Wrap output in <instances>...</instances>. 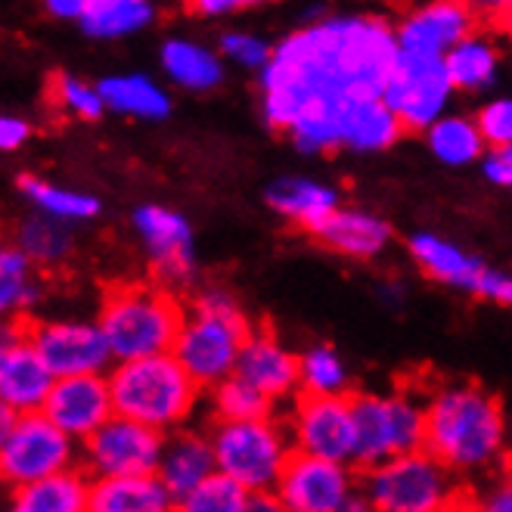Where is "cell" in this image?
<instances>
[{
    "instance_id": "1",
    "label": "cell",
    "mask_w": 512,
    "mask_h": 512,
    "mask_svg": "<svg viewBox=\"0 0 512 512\" xmlns=\"http://www.w3.org/2000/svg\"><path fill=\"white\" fill-rule=\"evenodd\" d=\"M398 50V28L379 16H333L298 28L261 69L264 122L289 134L301 153H333L345 146L351 106L382 97Z\"/></svg>"
},
{
    "instance_id": "2",
    "label": "cell",
    "mask_w": 512,
    "mask_h": 512,
    "mask_svg": "<svg viewBox=\"0 0 512 512\" xmlns=\"http://www.w3.org/2000/svg\"><path fill=\"white\" fill-rule=\"evenodd\" d=\"M509 423L500 401L475 382H450L429 391L426 450L463 478L494 475L506 460Z\"/></svg>"
},
{
    "instance_id": "3",
    "label": "cell",
    "mask_w": 512,
    "mask_h": 512,
    "mask_svg": "<svg viewBox=\"0 0 512 512\" xmlns=\"http://www.w3.org/2000/svg\"><path fill=\"white\" fill-rule=\"evenodd\" d=\"M360 494L379 512H444L481 509L469 478L444 466L426 447L395 454L360 472Z\"/></svg>"
},
{
    "instance_id": "4",
    "label": "cell",
    "mask_w": 512,
    "mask_h": 512,
    "mask_svg": "<svg viewBox=\"0 0 512 512\" xmlns=\"http://www.w3.org/2000/svg\"><path fill=\"white\" fill-rule=\"evenodd\" d=\"M190 308L177 292L159 280L153 283H115L106 289L100 305V326L109 339L115 360L174 351Z\"/></svg>"
},
{
    "instance_id": "5",
    "label": "cell",
    "mask_w": 512,
    "mask_h": 512,
    "mask_svg": "<svg viewBox=\"0 0 512 512\" xmlns=\"http://www.w3.org/2000/svg\"><path fill=\"white\" fill-rule=\"evenodd\" d=\"M109 388L115 413L131 416L165 435L193 416L202 391L174 351L118 360V367L109 373Z\"/></svg>"
},
{
    "instance_id": "6",
    "label": "cell",
    "mask_w": 512,
    "mask_h": 512,
    "mask_svg": "<svg viewBox=\"0 0 512 512\" xmlns=\"http://www.w3.org/2000/svg\"><path fill=\"white\" fill-rule=\"evenodd\" d=\"M252 329L255 326L239 311L233 295L224 289H205L193 298L174 354L202 388H212L236 373L239 351L252 336Z\"/></svg>"
},
{
    "instance_id": "7",
    "label": "cell",
    "mask_w": 512,
    "mask_h": 512,
    "mask_svg": "<svg viewBox=\"0 0 512 512\" xmlns=\"http://www.w3.org/2000/svg\"><path fill=\"white\" fill-rule=\"evenodd\" d=\"M215 444L218 469L246 485L252 494L277 491L286 460L295 450L289 429L277 416L264 419H212L205 429Z\"/></svg>"
},
{
    "instance_id": "8",
    "label": "cell",
    "mask_w": 512,
    "mask_h": 512,
    "mask_svg": "<svg viewBox=\"0 0 512 512\" xmlns=\"http://www.w3.org/2000/svg\"><path fill=\"white\" fill-rule=\"evenodd\" d=\"M357 447L351 466L357 472L373 469L395 454L426 447V404H416L413 395H370L351 391Z\"/></svg>"
},
{
    "instance_id": "9",
    "label": "cell",
    "mask_w": 512,
    "mask_h": 512,
    "mask_svg": "<svg viewBox=\"0 0 512 512\" xmlns=\"http://www.w3.org/2000/svg\"><path fill=\"white\" fill-rule=\"evenodd\" d=\"M78 460L81 450L75 447V438L59 429L44 410L16 413L13 426L0 432V475L7 488L78 466Z\"/></svg>"
},
{
    "instance_id": "10",
    "label": "cell",
    "mask_w": 512,
    "mask_h": 512,
    "mask_svg": "<svg viewBox=\"0 0 512 512\" xmlns=\"http://www.w3.org/2000/svg\"><path fill=\"white\" fill-rule=\"evenodd\" d=\"M277 497L289 512H351L370 509L360 494V472L351 463L292 450L277 481Z\"/></svg>"
},
{
    "instance_id": "11",
    "label": "cell",
    "mask_w": 512,
    "mask_h": 512,
    "mask_svg": "<svg viewBox=\"0 0 512 512\" xmlns=\"http://www.w3.org/2000/svg\"><path fill=\"white\" fill-rule=\"evenodd\" d=\"M454 90L444 56L398 50L382 87V100L398 112L407 131H429L444 115Z\"/></svg>"
},
{
    "instance_id": "12",
    "label": "cell",
    "mask_w": 512,
    "mask_h": 512,
    "mask_svg": "<svg viewBox=\"0 0 512 512\" xmlns=\"http://www.w3.org/2000/svg\"><path fill=\"white\" fill-rule=\"evenodd\" d=\"M165 432L115 413L112 419L81 441L78 466L90 478L103 475H153L159 472Z\"/></svg>"
},
{
    "instance_id": "13",
    "label": "cell",
    "mask_w": 512,
    "mask_h": 512,
    "mask_svg": "<svg viewBox=\"0 0 512 512\" xmlns=\"http://www.w3.org/2000/svg\"><path fill=\"white\" fill-rule=\"evenodd\" d=\"M289 435L295 450L336 463H351L357 447L351 391L345 395H298L292 398Z\"/></svg>"
},
{
    "instance_id": "14",
    "label": "cell",
    "mask_w": 512,
    "mask_h": 512,
    "mask_svg": "<svg viewBox=\"0 0 512 512\" xmlns=\"http://www.w3.org/2000/svg\"><path fill=\"white\" fill-rule=\"evenodd\" d=\"M25 333L53 376L106 373L115 360L100 323H78V320L41 323L25 317Z\"/></svg>"
},
{
    "instance_id": "15",
    "label": "cell",
    "mask_w": 512,
    "mask_h": 512,
    "mask_svg": "<svg viewBox=\"0 0 512 512\" xmlns=\"http://www.w3.org/2000/svg\"><path fill=\"white\" fill-rule=\"evenodd\" d=\"M134 230L143 239L149 264H153V280L171 286L174 292L190 286L196 274V252H193V230L184 215L159 205H140L134 212Z\"/></svg>"
},
{
    "instance_id": "16",
    "label": "cell",
    "mask_w": 512,
    "mask_h": 512,
    "mask_svg": "<svg viewBox=\"0 0 512 512\" xmlns=\"http://www.w3.org/2000/svg\"><path fill=\"white\" fill-rule=\"evenodd\" d=\"M56 376L44 364V357L35 351L25 333V317L16 314L4 326V345H0V404H7L19 413L41 410Z\"/></svg>"
},
{
    "instance_id": "17",
    "label": "cell",
    "mask_w": 512,
    "mask_h": 512,
    "mask_svg": "<svg viewBox=\"0 0 512 512\" xmlns=\"http://www.w3.org/2000/svg\"><path fill=\"white\" fill-rule=\"evenodd\" d=\"M41 410L75 441H84L87 435H94L106 419L115 416L109 376L103 373L56 376Z\"/></svg>"
},
{
    "instance_id": "18",
    "label": "cell",
    "mask_w": 512,
    "mask_h": 512,
    "mask_svg": "<svg viewBox=\"0 0 512 512\" xmlns=\"http://www.w3.org/2000/svg\"><path fill=\"white\" fill-rule=\"evenodd\" d=\"M478 13L469 0H426L404 16L398 25L401 50L444 56L450 47H457L463 38L478 32Z\"/></svg>"
},
{
    "instance_id": "19",
    "label": "cell",
    "mask_w": 512,
    "mask_h": 512,
    "mask_svg": "<svg viewBox=\"0 0 512 512\" xmlns=\"http://www.w3.org/2000/svg\"><path fill=\"white\" fill-rule=\"evenodd\" d=\"M236 373L274 401H289L301 388V357L286 351L267 326H258L239 351Z\"/></svg>"
},
{
    "instance_id": "20",
    "label": "cell",
    "mask_w": 512,
    "mask_h": 512,
    "mask_svg": "<svg viewBox=\"0 0 512 512\" xmlns=\"http://www.w3.org/2000/svg\"><path fill=\"white\" fill-rule=\"evenodd\" d=\"M212 472H218V457H215V444L208 438V432H190L180 426L165 435L159 478L165 481L174 503H180L190 491H196Z\"/></svg>"
},
{
    "instance_id": "21",
    "label": "cell",
    "mask_w": 512,
    "mask_h": 512,
    "mask_svg": "<svg viewBox=\"0 0 512 512\" xmlns=\"http://www.w3.org/2000/svg\"><path fill=\"white\" fill-rule=\"evenodd\" d=\"M90 478L81 466L59 469L28 485L10 488L7 509L16 512H87L90 509Z\"/></svg>"
},
{
    "instance_id": "22",
    "label": "cell",
    "mask_w": 512,
    "mask_h": 512,
    "mask_svg": "<svg viewBox=\"0 0 512 512\" xmlns=\"http://www.w3.org/2000/svg\"><path fill=\"white\" fill-rule=\"evenodd\" d=\"M174 497L159 472L153 475H103L90 485V512H168Z\"/></svg>"
},
{
    "instance_id": "23",
    "label": "cell",
    "mask_w": 512,
    "mask_h": 512,
    "mask_svg": "<svg viewBox=\"0 0 512 512\" xmlns=\"http://www.w3.org/2000/svg\"><path fill=\"white\" fill-rule=\"evenodd\" d=\"M311 236L326 249H333L348 258H376L391 243V227L360 208H336Z\"/></svg>"
},
{
    "instance_id": "24",
    "label": "cell",
    "mask_w": 512,
    "mask_h": 512,
    "mask_svg": "<svg viewBox=\"0 0 512 512\" xmlns=\"http://www.w3.org/2000/svg\"><path fill=\"white\" fill-rule=\"evenodd\" d=\"M264 199L277 215L295 221L308 233H314L339 208V193L333 187L314 184V180H305V177L274 180V184L264 190Z\"/></svg>"
},
{
    "instance_id": "25",
    "label": "cell",
    "mask_w": 512,
    "mask_h": 512,
    "mask_svg": "<svg viewBox=\"0 0 512 512\" xmlns=\"http://www.w3.org/2000/svg\"><path fill=\"white\" fill-rule=\"evenodd\" d=\"M407 249L416 258V264L426 270V277H432L438 283H447V286L466 289L472 295L478 292V283H481V277H485V270H488L478 258L466 255L454 243H447V239L432 236V233L410 236Z\"/></svg>"
},
{
    "instance_id": "26",
    "label": "cell",
    "mask_w": 512,
    "mask_h": 512,
    "mask_svg": "<svg viewBox=\"0 0 512 512\" xmlns=\"http://www.w3.org/2000/svg\"><path fill=\"white\" fill-rule=\"evenodd\" d=\"M404 134H407L404 122L382 97L354 103L348 118H345V146L357 149V153L388 149V146H395Z\"/></svg>"
},
{
    "instance_id": "27",
    "label": "cell",
    "mask_w": 512,
    "mask_h": 512,
    "mask_svg": "<svg viewBox=\"0 0 512 512\" xmlns=\"http://www.w3.org/2000/svg\"><path fill=\"white\" fill-rule=\"evenodd\" d=\"M162 69L165 75L184 90H212L221 84L224 78V66L218 53L205 50L196 41H184V38H171L162 44Z\"/></svg>"
},
{
    "instance_id": "28",
    "label": "cell",
    "mask_w": 512,
    "mask_h": 512,
    "mask_svg": "<svg viewBox=\"0 0 512 512\" xmlns=\"http://www.w3.org/2000/svg\"><path fill=\"white\" fill-rule=\"evenodd\" d=\"M97 87L106 100V109H115L131 118H146V122H162V118L171 115L168 94L146 75H112L103 78Z\"/></svg>"
},
{
    "instance_id": "29",
    "label": "cell",
    "mask_w": 512,
    "mask_h": 512,
    "mask_svg": "<svg viewBox=\"0 0 512 512\" xmlns=\"http://www.w3.org/2000/svg\"><path fill=\"white\" fill-rule=\"evenodd\" d=\"M444 63L450 72V81H454L457 90H469V94H478V90H488L497 78V47L481 38L478 32L463 38L457 47H450L444 53Z\"/></svg>"
},
{
    "instance_id": "30",
    "label": "cell",
    "mask_w": 512,
    "mask_h": 512,
    "mask_svg": "<svg viewBox=\"0 0 512 512\" xmlns=\"http://www.w3.org/2000/svg\"><path fill=\"white\" fill-rule=\"evenodd\" d=\"M426 134H429V149L444 165H469L481 159L488 143L475 118L466 115H441Z\"/></svg>"
},
{
    "instance_id": "31",
    "label": "cell",
    "mask_w": 512,
    "mask_h": 512,
    "mask_svg": "<svg viewBox=\"0 0 512 512\" xmlns=\"http://www.w3.org/2000/svg\"><path fill=\"white\" fill-rule=\"evenodd\" d=\"M16 246L35 264H63L72 252V233L56 215H28L16 227Z\"/></svg>"
},
{
    "instance_id": "32",
    "label": "cell",
    "mask_w": 512,
    "mask_h": 512,
    "mask_svg": "<svg viewBox=\"0 0 512 512\" xmlns=\"http://www.w3.org/2000/svg\"><path fill=\"white\" fill-rule=\"evenodd\" d=\"M16 190L38 205V212L56 215L63 221H90L100 215V199L87 196V193H75V190H59L53 184H44L35 174H22L16 180Z\"/></svg>"
},
{
    "instance_id": "33",
    "label": "cell",
    "mask_w": 512,
    "mask_h": 512,
    "mask_svg": "<svg viewBox=\"0 0 512 512\" xmlns=\"http://www.w3.org/2000/svg\"><path fill=\"white\" fill-rule=\"evenodd\" d=\"M277 401L264 395L258 385L243 379L239 373H230L218 385H212V413L215 419H264L274 416Z\"/></svg>"
},
{
    "instance_id": "34",
    "label": "cell",
    "mask_w": 512,
    "mask_h": 512,
    "mask_svg": "<svg viewBox=\"0 0 512 512\" xmlns=\"http://www.w3.org/2000/svg\"><path fill=\"white\" fill-rule=\"evenodd\" d=\"M156 19V10L149 0H112L109 7L90 10L81 25L90 38H125L134 35L140 28H146Z\"/></svg>"
},
{
    "instance_id": "35",
    "label": "cell",
    "mask_w": 512,
    "mask_h": 512,
    "mask_svg": "<svg viewBox=\"0 0 512 512\" xmlns=\"http://www.w3.org/2000/svg\"><path fill=\"white\" fill-rule=\"evenodd\" d=\"M252 491L227 472H212L196 491L177 503L180 512H249Z\"/></svg>"
},
{
    "instance_id": "36",
    "label": "cell",
    "mask_w": 512,
    "mask_h": 512,
    "mask_svg": "<svg viewBox=\"0 0 512 512\" xmlns=\"http://www.w3.org/2000/svg\"><path fill=\"white\" fill-rule=\"evenodd\" d=\"M32 258L19 246L0 252V308L4 314H22L38 301V286L32 283Z\"/></svg>"
},
{
    "instance_id": "37",
    "label": "cell",
    "mask_w": 512,
    "mask_h": 512,
    "mask_svg": "<svg viewBox=\"0 0 512 512\" xmlns=\"http://www.w3.org/2000/svg\"><path fill=\"white\" fill-rule=\"evenodd\" d=\"M301 395H345L348 370L329 345H311L301 354Z\"/></svg>"
},
{
    "instance_id": "38",
    "label": "cell",
    "mask_w": 512,
    "mask_h": 512,
    "mask_svg": "<svg viewBox=\"0 0 512 512\" xmlns=\"http://www.w3.org/2000/svg\"><path fill=\"white\" fill-rule=\"evenodd\" d=\"M47 100L63 112L84 118V122H97V118L106 112V100L100 94V87H90L63 72H53L47 78Z\"/></svg>"
},
{
    "instance_id": "39",
    "label": "cell",
    "mask_w": 512,
    "mask_h": 512,
    "mask_svg": "<svg viewBox=\"0 0 512 512\" xmlns=\"http://www.w3.org/2000/svg\"><path fill=\"white\" fill-rule=\"evenodd\" d=\"M475 122L485 134L488 146H509L512 143V97H500V100H491L478 109Z\"/></svg>"
},
{
    "instance_id": "40",
    "label": "cell",
    "mask_w": 512,
    "mask_h": 512,
    "mask_svg": "<svg viewBox=\"0 0 512 512\" xmlns=\"http://www.w3.org/2000/svg\"><path fill=\"white\" fill-rule=\"evenodd\" d=\"M221 53L230 56L233 63L246 66V69H264L274 56V47L267 41L255 38V35H243V32H227L221 38Z\"/></svg>"
},
{
    "instance_id": "41",
    "label": "cell",
    "mask_w": 512,
    "mask_h": 512,
    "mask_svg": "<svg viewBox=\"0 0 512 512\" xmlns=\"http://www.w3.org/2000/svg\"><path fill=\"white\" fill-rule=\"evenodd\" d=\"M478 503L481 509H491V512H512V481L506 478L503 469L491 475L485 491H478Z\"/></svg>"
},
{
    "instance_id": "42",
    "label": "cell",
    "mask_w": 512,
    "mask_h": 512,
    "mask_svg": "<svg viewBox=\"0 0 512 512\" xmlns=\"http://www.w3.org/2000/svg\"><path fill=\"white\" fill-rule=\"evenodd\" d=\"M481 298H491L497 305H512V277L509 274H500V270H485V277L478 283V292Z\"/></svg>"
},
{
    "instance_id": "43",
    "label": "cell",
    "mask_w": 512,
    "mask_h": 512,
    "mask_svg": "<svg viewBox=\"0 0 512 512\" xmlns=\"http://www.w3.org/2000/svg\"><path fill=\"white\" fill-rule=\"evenodd\" d=\"M485 177L491 184L512 187V143L491 149V156L485 159Z\"/></svg>"
},
{
    "instance_id": "44",
    "label": "cell",
    "mask_w": 512,
    "mask_h": 512,
    "mask_svg": "<svg viewBox=\"0 0 512 512\" xmlns=\"http://www.w3.org/2000/svg\"><path fill=\"white\" fill-rule=\"evenodd\" d=\"M28 134H32V125L25 122V118H13V115H4L0 118V146L7 149H19L25 140H28Z\"/></svg>"
},
{
    "instance_id": "45",
    "label": "cell",
    "mask_w": 512,
    "mask_h": 512,
    "mask_svg": "<svg viewBox=\"0 0 512 512\" xmlns=\"http://www.w3.org/2000/svg\"><path fill=\"white\" fill-rule=\"evenodd\" d=\"M190 13H199V16H221V13H230L236 7H246L252 0H184Z\"/></svg>"
},
{
    "instance_id": "46",
    "label": "cell",
    "mask_w": 512,
    "mask_h": 512,
    "mask_svg": "<svg viewBox=\"0 0 512 512\" xmlns=\"http://www.w3.org/2000/svg\"><path fill=\"white\" fill-rule=\"evenodd\" d=\"M44 7L56 19H84L90 10V0H44Z\"/></svg>"
},
{
    "instance_id": "47",
    "label": "cell",
    "mask_w": 512,
    "mask_h": 512,
    "mask_svg": "<svg viewBox=\"0 0 512 512\" xmlns=\"http://www.w3.org/2000/svg\"><path fill=\"white\" fill-rule=\"evenodd\" d=\"M491 25H494V28H503V32L512 38V10H509V13H503V16H497Z\"/></svg>"
},
{
    "instance_id": "48",
    "label": "cell",
    "mask_w": 512,
    "mask_h": 512,
    "mask_svg": "<svg viewBox=\"0 0 512 512\" xmlns=\"http://www.w3.org/2000/svg\"><path fill=\"white\" fill-rule=\"evenodd\" d=\"M503 472H506V478L512 481V454H506V460H503Z\"/></svg>"
},
{
    "instance_id": "49",
    "label": "cell",
    "mask_w": 512,
    "mask_h": 512,
    "mask_svg": "<svg viewBox=\"0 0 512 512\" xmlns=\"http://www.w3.org/2000/svg\"><path fill=\"white\" fill-rule=\"evenodd\" d=\"M109 4H112V0H90V10H100V7H109Z\"/></svg>"
},
{
    "instance_id": "50",
    "label": "cell",
    "mask_w": 512,
    "mask_h": 512,
    "mask_svg": "<svg viewBox=\"0 0 512 512\" xmlns=\"http://www.w3.org/2000/svg\"><path fill=\"white\" fill-rule=\"evenodd\" d=\"M509 438H512V423H509Z\"/></svg>"
}]
</instances>
